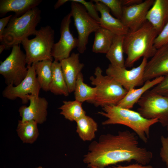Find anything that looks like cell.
I'll list each match as a JSON object with an SVG mask.
<instances>
[{
  "instance_id": "11",
  "label": "cell",
  "mask_w": 168,
  "mask_h": 168,
  "mask_svg": "<svg viewBox=\"0 0 168 168\" xmlns=\"http://www.w3.org/2000/svg\"><path fill=\"white\" fill-rule=\"evenodd\" d=\"M147 62V59L143 58L139 65L130 70L126 69V67L114 66L110 64L105 72L128 91L144 84V72Z\"/></svg>"
},
{
  "instance_id": "32",
  "label": "cell",
  "mask_w": 168,
  "mask_h": 168,
  "mask_svg": "<svg viewBox=\"0 0 168 168\" xmlns=\"http://www.w3.org/2000/svg\"><path fill=\"white\" fill-rule=\"evenodd\" d=\"M150 90L157 94L168 96V74L165 76L163 80Z\"/></svg>"
},
{
  "instance_id": "40",
  "label": "cell",
  "mask_w": 168,
  "mask_h": 168,
  "mask_svg": "<svg viewBox=\"0 0 168 168\" xmlns=\"http://www.w3.org/2000/svg\"><path fill=\"white\" fill-rule=\"evenodd\" d=\"M35 168H43V167L41 166H39L37 167H36Z\"/></svg>"
},
{
  "instance_id": "7",
  "label": "cell",
  "mask_w": 168,
  "mask_h": 168,
  "mask_svg": "<svg viewBox=\"0 0 168 168\" xmlns=\"http://www.w3.org/2000/svg\"><path fill=\"white\" fill-rule=\"evenodd\" d=\"M138 112L147 119H157L163 127L168 124V96L149 90L138 100Z\"/></svg>"
},
{
  "instance_id": "41",
  "label": "cell",
  "mask_w": 168,
  "mask_h": 168,
  "mask_svg": "<svg viewBox=\"0 0 168 168\" xmlns=\"http://www.w3.org/2000/svg\"><path fill=\"white\" fill-rule=\"evenodd\" d=\"M166 127L167 130V132H168V125L166 126Z\"/></svg>"
},
{
  "instance_id": "19",
  "label": "cell",
  "mask_w": 168,
  "mask_h": 168,
  "mask_svg": "<svg viewBox=\"0 0 168 168\" xmlns=\"http://www.w3.org/2000/svg\"><path fill=\"white\" fill-rule=\"evenodd\" d=\"M41 0H1L0 16H3L8 12H15V15L20 16L32 9L36 7Z\"/></svg>"
},
{
  "instance_id": "33",
  "label": "cell",
  "mask_w": 168,
  "mask_h": 168,
  "mask_svg": "<svg viewBox=\"0 0 168 168\" xmlns=\"http://www.w3.org/2000/svg\"><path fill=\"white\" fill-rule=\"evenodd\" d=\"M161 147L160 155L162 160L168 168V137L161 135L160 138Z\"/></svg>"
},
{
  "instance_id": "13",
  "label": "cell",
  "mask_w": 168,
  "mask_h": 168,
  "mask_svg": "<svg viewBox=\"0 0 168 168\" xmlns=\"http://www.w3.org/2000/svg\"><path fill=\"white\" fill-rule=\"evenodd\" d=\"M154 1L146 0L135 5L123 6L121 21L130 31H134L138 29L147 21V13Z\"/></svg>"
},
{
  "instance_id": "22",
  "label": "cell",
  "mask_w": 168,
  "mask_h": 168,
  "mask_svg": "<svg viewBox=\"0 0 168 168\" xmlns=\"http://www.w3.org/2000/svg\"><path fill=\"white\" fill-rule=\"evenodd\" d=\"M124 35H115L106 57L110 64L114 66L124 68L125 61L124 57Z\"/></svg>"
},
{
  "instance_id": "24",
  "label": "cell",
  "mask_w": 168,
  "mask_h": 168,
  "mask_svg": "<svg viewBox=\"0 0 168 168\" xmlns=\"http://www.w3.org/2000/svg\"><path fill=\"white\" fill-rule=\"evenodd\" d=\"M95 33L92 51L96 53L106 54L115 35L110 31L100 27Z\"/></svg>"
},
{
  "instance_id": "10",
  "label": "cell",
  "mask_w": 168,
  "mask_h": 168,
  "mask_svg": "<svg viewBox=\"0 0 168 168\" xmlns=\"http://www.w3.org/2000/svg\"><path fill=\"white\" fill-rule=\"evenodd\" d=\"M27 66L28 73L25 78L17 86L7 85L2 93L3 97L10 100L19 98L23 104H26L29 101V95L39 96L41 88L36 77L34 64Z\"/></svg>"
},
{
  "instance_id": "9",
  "label": "cell",
  "mask_w": 168,
  "mask_h": 168,
  "mask_svg": "<svg viewBox=\"0 0 168 168\" xmlns=\"http://www.w3.org/2000/svg\"><path fill=\"white\" fill-rule=\"evenodd\" d=\"M70 12L78 33L77 50L83 53L86 49L89 37L95 32L100 26L99 22L93 18L81 4L71 1Z\"/></svg>"
},
{
  "instance_id": "18",
  "label": "cell",
  "mask_w": 168,
  "mask_h": 168,
  "mask_svg": "<svg viewBox=\"0 0 168 168\" xmlns=\"http://www.w3.org/2000/svg\"><path fill=\"white\" fill-rule=\"evenodd\" d=\"M146 19L159 34L168 22V0H154Z\"/></svg>"
},
{
  "instance_id": "15",
  "label": "cell",
  "mask_w": 168,
  "mask_h": 168,
  "mask_svg": "<svg viewBox=\"0 0 168 168\" xmlns=\"http://www.w3.org/2000/svg\"><path fill=\"white\" fill-rule=\"evenodd\" d=\"M168 74V44L157 49L146 65L143 76L144 82Z\"/></svg>"
},
{
  "instance_id": "38",
  "label": "cell",
  "mask_w": 168,
  "mask_h": 168,
  "mask_svg": "<svg viewBox=\"0 0 168 168\" xmlns=\"http://www.w3.org/2000/svg\"><path fill=\"white\" fill-rule=\"evenodd\" d=\"M6 47L4 44H1L0 45V54H1L3 50L6 49Z\"/></svg>"
},
{
  "instance_id": "6",
  "label": "cell",
  "mask_w": 168,
  "mask_h": 168,
  "mask_svg": "<svg viewBox=\"0 0 168 168\" xmlns=\"http://www.w3.org/2000/svg\"><path fill=\"white\" fill-rule=\"evenodd\" d=\"M54 31L49 26L42 27L35 36L28 38L21 42L24 49L27 65L45 60L53 61L52 51L54 43Z\"/></svg>"
},
{
  "instance_id": "4",
  "label": "cell",
  "mask_w": 168,
  "mask_h": 168,
  "mask_svg": "<svg viewBox=\"0 0 168 168\" xmlns=\"http://www.w3.org/2000/svg\"><path fill=\"white\" fill-rule=\"evenodd\" d=\"M40 19L41 11L37 7L21 16H12L4 30L2 44L7 48L12 47L30 36L35 35L36 27Z\"/></svg>"
},
{
  "instance_id": "42",
  "label": "cell",
  "mask_w": 168,
  "mask_h": 168,
  "mask_svg": "<svg viewBox=\"0 0 168 168\" xmlns=\"http://www.w3.org/2000/svg\"></svg>"
},
{
  "instance_id": "23",
  "label": "cell",
  "mask_w": 168,
  "mask_h": 168,
  "mask_svg": "<svg viewBox=\"0 0 168 168\" xmlns=\"http://www.w3.org/2000/svg\"><path fill=\"white\" fill-rule=\"evenodd\" d=\"M76 122V132L83 141H91L95 138L98 126L92 118L86 115Z\"/></svg>"
},
{
  "instance_id": "16",
  "label": "cell",
  "mask_w": 168,
  "mask_h": 168,
  "mask_svg": "<svg viewBox=\"0 0 168 168\" xmlns=\"http://www.w3.org/2000/svg\"><path fill=\"white\" fill-rule=\"evenodd\" d=\"M79 56V53H72L59 62L70 93L74 91L77 77L84 66L80 62Z\"/></svg>"
},
{
  "instance_id": "29",
  "label": "cell",
  "mask_w": 168,
  "mask_h": 168,
  "mask_svg": "<svg viewBox=\"0 0 168 168\" xmlns=\"http://www.w3.org/2000/svg\"><path fill=\"white\" fill-rule=\"evenodd\" d=\"M101 2L111 10L113 15L119 20H121L123 13V7L122 0H96Z\"/></svg>"
},
{
  "instance_id": "36",
  "label": "cell",
  "mask_w": 168,
  "mask_h": 168,
  "mask_svg": "<svg viewBox=\"0 0 168 168\" xmlns=\"http://www.w3.org/2000/svg\"><path fill=\"white\" fill-rule=\"evenodd\" d=\"M123 6H130L135 5L142 2V0H122Z\"/></svg>"
},
{
  "instance_id": "5",
  "label": "cell",
  "mask_w": 168,
  "mask_h": 168,
  "mask_svg": "<svg viewBox=\"0 0 168 168\" xmlns=\"http://www.w3.org/2000/svg\"><path fill=\"white\" fill-rule=\"evenodd\" d=\"M94 74L95 76H91L89 78L91 84L96 89L93 104L96 107L117 105L128 91L112 77L103 75L99 67L96 68Z\"/></svg>"
},
{
  "instance_id": "35",
  "label": "cell",
  "mask_w": 168,
  "mask_h": 168,
  "mask_svg": "<svg viewBox=\"0 0 168 168\" xmlns=\"http://www.w3.org/2000/svg\"><path fill=\"white\" fill-rule=\"evenodd\" d=\"M114 168H153V167L150 165H143L137 163L125 166L119 165Z\"/></svg>"
},
{
  "instance_id": "39",
  "label": "cell",
  "mask_w": 168,
  "mask_h": 168,
  "mask_svg": "<svg viewBox=\"0 0 168 168\" xmlns=\"http://www.w3.org/2000/svg\"><path fill=\"white\" fill-rule=\"evenodd\" d=\"M90 168H99V167H97V166H92ZM113 168L109 167V168Z\"/></svg>"
},
{
  "instance_id": "2",
  "label": "cell",
  "mask_w": 168,
  "mask_h": 168,
  "mask_svg": "<svg viewBox=\"0 0 168 168\" xmlns=\"http://www.w3.org/2000/svg\"><path fill=\"white\" fill-rule=\"evenodd\" d=\"M158 33L148 21L137 30H129L124 35V53L127 56L125 67H131L141 57L152 58L157 49L154 41Z\"/></svg>"
},
{
  "instance_id": "20",
  "label": "cell",
  "mask_w": 168,
  "mask_h": 168,
  "mask_svg": "<svg viewBox=\"0 0 168 168\" xmlns=\"http://www.w3.org/2000/svg\"><path fill=\"white\" fill-rule=\"evenodd\" d=\"M164 77H160L147 81L139 88L130 90L117 105L128 109L132 108L145 92L160 83Z\"/></svg>"
},
{
  "instance_id": "12",
  "label": "cell",
  "mask_w": 168,
  "mask_h": 168,
  "mask_svg": "<svg viewBox=\"0 0 168 168\" xmlns=\"http://www.w3.org/2000/svg\"><path fill=\"white\" fill-rule=\"evenodd\" d=\"M71 17V14L69 13L61 21L60 37L59 41L54 44L52 51L54 61L60 62L69 57L72 51L77 47L78 39L73 37L70 30Z\"/></svg>"
},
{
  "instance_id": "26",
  "label": "cell",
  "mask_w": 168,
  "mask_h": 168,
  "mask_svg": "<svg viewBox=\"0 0 168 168\" xmlns=\"http://www.w3.org/2000/svg\"><path fill=\"white\" fill-rule=\"evenodd\" d=\"M83 75L80 73L76 82L74 91L75 100L81 103L85 101L93 104L96 96V87H91L84 82Z\"/></svg>"
},
{
  "instance_id": "37",
  "label": "cell",
  "mask_w": 168,
  "mask_h": 168,
  "mask_svg": "<svg viewBox=\"0 0 168 168\" xmlns=\"http://www.w3.org/2000/svg\"><path fill=\"white\" fill-rule=\"evenodd\" d=\"M69 1V0H58L54 5V8L55 9H57L61 6L63 5L67 2Z\"/></svg>"
},
{
  "instance_id": "1",
  "label": "cell",
  "mask_w": 168,
  "mask_h": 168,
  "mask_svg": "<svg viewBox=\"0 0 168 168\" xmlns=\"http://www.w3.org/2000/svg\"><path fill=\"white\" fill-rule=\"evenodd\" d=\"M153 157L152 152L139 146L138 136L128 130L119 131L116 134L101 135L98 141L92 142L84 156L83 162L90 168H104L110 165L134 160L145 165Z\"/></svg>"
},
{
  "instance_id": "8",
  "label": "cell",
  "mask_w": 168,
  "mask_h": 168,
  "mask_svg": "<svg viewBox=\"0 0 168 168\" xmlns=\"http://www.w3.org/2000/svg\"><path fill=\"white\" fill-rule=\"evenodd\" d=\"M26 57L19 45L13 46L10 55L1 62L0 74L7 85L16 86L25 78L28 73Z\"/></svg>"
},
{
  "instance_id": "3",
  "label": "cell",
  "mask_w": 168,
  "mask_h": 168,
  "mask_svg": "<svg viewBox=\"0 0 168 168\" xmlns=\"http://www.w3.org/2000/svg\"><path fill=\"white\" fill-rule=\"evenodd\" d=\"M102 109L103 111L98 112V114L107 118L102 122L103 125L119 124L126 126L132 129L145 143L148 142L149 138L151 127L159 122L157 119H146L138 112L117 105H107Z\"/></svg>"
},
{
  "instance_id": "31",
  "label": "cell",
  "mask_w": 168,
  "mask_h": 168,
  "mask_svg": "<svg viewBox=\"0 0 168 168\" xmlns=\"http://www.w3.org/2000/svg\"><path fill=\"white\" fill-rule=\"evenodd\" d=\"M168 44V22L155 39L154 45L157 49Z\"/></svg>"
},
{
  "instance_id": "34",
  "label": "cell",
  "mask_w": 168,
  "mask_h": 168,
  "mask_svg": "<svg viewBox=\"0 0 168 168\" xmlns=\"http://www.w3.org/2000/svg\"><path fill=\"white\" fill-rule=\"evenodd\" d=\"M12 16L10 15L0 19V41L1 42L2 41L3 34L5 27L7 26Z\"/></svg>"
},
{
  "instance_id": "27",
  "label": "cell",
  "mask_w": 168,
  "mask_h": 168,
  "mask_svg": "<svg viewBox=\"0 0 168 168\" xmlns=\"http://www.w3.org/2000/svg\"><path fill=\"white\" fill-rule=\"evenodd\" d=\"M52 62L50 60H45L34 63L38 81L41 89L45 91H49Z\"/></svg>"
},
{
  "instance_id": "30",
  "label": "cell",
  "mask_w": 168,
  "mask_h": 168,
  "mask_svg": "<svg viewBox=\"0 0 168 168\" xmlns=\"http://www.w3.org/2000/svg\"><path fill=\"white\" fill-rule=\"evenodd\" d=\"M82 4L85 8L89 14L94 19L99 22L100 17L96 9L95 4L92 1L87 2L84 0H70Z\"/></svg>"
},
{
  "instance_id": "17",
  "label": "cell",
  "mask_w": 168,
  "mask_h": 168,
  "mask_svg": "<svg viewBox=\"0 0 168 168\" xmlns=\"http://www.w3.org/2000/svg\"><path fill=\"white\" fill-rule=\"evenodd\" d=\"M96 9L100 14L99 23L100 27L105 29L115 35H125L128 32L129 29L122 23L121 20L113 16L110 13V9L103 3L96 0Z\"/></svg>"
},
{
  "instance_id": "25",
  "label": "cell",
  "mask_w": 168,
  "mask_h": 168,
  "mask_svg": "<svg viewBox=\"0 0 168 168\" xmlns=\"http://www.w3.org/2000/svg\"><path fill=\"white\" fill-rule=\"evenodd\" d=\"M37 125L33 120L18 121L16 131L23 143L32 144L36 140L39 135Z\"/></svg>"
},
{
  "instance_id": "14",
  "label": "cell",
  "mask_w": 168,
  "mask_h": 168,
  "mask_svg": "<svg viewBox=\"0 0 168 168\" xmlns=\"http://www.w3.org/2000/svg\"><path fill=\"white\" fill-rule=\"evenodd\" d=\"M28 98L30 102L29 105L21 106L18 110L21 120H33L37 124H43L47 119L48 105L47 100L39 96L30 95Z\"/></svg>"
},
{
  "instance_id": "28",
  "label": "cell",
  "mask_w": 168,
  "mask_h": 168,
  "mask_svg": "<svg viewBox=\"0 0 168 168\" xmlns=\"http://www.w3.org/2000/svg\"><path fill=\"white\" fill-rule=\"evenodd\" d=\"M63 104L58 109L61 110L60 114L70 121H75L86 115L83 109L82 103L76 100L63 101Z\"/></svg>"
},
{
  "instance_id": "21",
  "label": "cell",
  "mask_w": 168,
  "mask_h": 168,
  "mask_svg": "<svg viewBox=\"0 0 168 168\" xmlns=\"http://www.w3.org/2000/svg\"><path fill=\"white\" fill-rule=\"evenodd\" d=\"M52 75L49 91L56 95L68 96L70 93L66 83L60 63L54 61L52 64Z\"/></svg>"
}]
</instances>
